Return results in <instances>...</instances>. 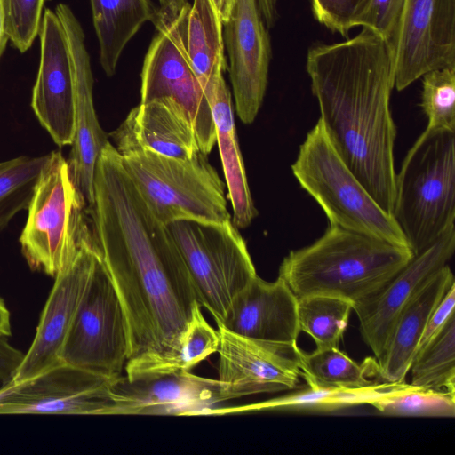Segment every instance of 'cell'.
<instances>
[{
    "mask_svg": "<svg viewBox=\"0 0 455 455\" xmlns=\"http://www.w3.org/2000/svg\"><path fill=\"white\" fill-rule=\"evenodd\" d=\"M88 212L94 248L127 321L125 375L167 372L200 303L168 227L150 210L110 141L96 164Z\"/></svg>",
    "mask_w": 455,
    "mask_h": 455,
    "instance_id": "1",
    "label": "cell"
},
{
    "mask_svg": "<svg viewBox=\"0 0 455 455\" xmlns=\"http://www.w3.org/2000/svg\"><path fill=\"white\" fill-rule=\"evenodd\" d=\"M306 68L325 132L338 154L379 205L392 215L396 127L390 97L395 51L368 28L311 47Z\"/></svg>",
    "mask_w": 455,
    "mask_h": 455,
    "instance_id": "2",
    "label": "cell"
},
{
    "mask_svg": "<svg viewBox=\"0 0 455 455\" xmlns=\"http://www.w3.org/2000/svg\"><path fill=\"white\" fill-rule=\"evenodd\" d=\"M413 256L408 246L329 225L315 243L284 257L278 277L297 299L327 295L355 304L381 288Z\"/></svg>",
    "mask_w": 455,
    "mask_h": 455,
    "instance_id": "3",
    "label": "cell"
},
{
    "mask_svg": "<svg viewBox=\"0 0 455 455\" xmlns=\"http://www.w3.org/2000/svg\"><path fill=\"white\" fill-rule=\"evenodd\" d=\"M392 217L416 255L455 224V132L425 130L395 174Z\"/></svg>",
    "mask_w": 455,
    "mask_h": 455,
    "instance_id": "4",
    "label": "cell"
},
{
    "mask_svg": "<svg viewBox=\"0 0 455 455\" xmlns=\"http://www.w3.org/2000/svg\"><path fill=\"white\" fill-rule=\"evenodd\" d=\"M123 166L153 213L165 225L178 219L231 220L224 185L207 155L177 158L132 147L117 150Z\"/></svg>",
    "mask_w": 455,
    "mask_h": 455,
    "instance_id": "5",
    "label": "cell"
},
{
    "mask_svg": "<svg viewBox=\"0 0 455 455\" xmlns=\"http://www.w3.org/2000/svg\"><path fill=\"white\" fill-rule=\"evenodd\" d=\"M291 171L321 206L330 225L408 246L392 215L379 205L338 154L320 118L300 145Z\"/></svg>",
    "mask_w": 455,
    "mask_h": 455,
    "instance_id": "6",
    "label": "cell"
},
{
    "mask_svg": "<svg viewBox=\"0 0 455 455\" xmlns=\"http://www.w3.org/2000/svg\"><path fill=\"white\" fill-rule=\"evenodd\" d=\"M27 210L21 252L31 269L55 277L72 262L91 232L85 203L60 151L50 153Z\"/></svg>",
    "mask_w": 455,
    "mask_h": 455,
    "instance_id": "7",
    "label": "cell"
},
{
    "mask_svg": "<svg viewBox=\"0 0 455 455\" xmlns=\"http://www.w3.org/2000/svg\"><path fill=\"white\" fill-rule=\"evenodd\" d=\"M193 279L201 307L223 321L234 298L257 275L246 243L231 220L178 219L166 225Z\"/></svg>",
    "mask_w": 455,
    "mask_h": 455,
    "instance_id": "8",
    "label": "cell"
},
{
    "mask_svg": "<svg viewBox=\"0 0 455 455\" xmlns=\"http://www.w3.org/2000/svg\"><path fill=\"white\" fill-rule=\"evenodd\" d=\"M128 355L126 317L98 256L67 336L61 362L114 380L123 375Z\"/></svg>",
    "mask_w": 455,
    "mask_h": 455,
    "instance_id": "9",
    "label": "cell"
},
{
    "mask_svg": "<svg viewBox=\"0 0 455 455\" xmlns=\"http://www.w3.org/2000/svg\"><path fill=\"white\" fill-rule=\"evenodd\" d=\"M180 14L181 11L174 13L164 8L156 11L153 20L156 34L140 75V103L174 100L190 118L200 150L208 155L216 143V131L210 105L185 49Z\"/></svg>",
    "mask_w": 455,
    "mask_h": 455,
    "instance_id": "10",
    "label": "cell"
},
{
    "mask_svg": "<svg viewBox=\"0 0 455 455\" xmlns=\"http://www.w3.org/2000/svg\"><path fill=\"white\" fill-rule=\"evenodd\" d=\"M110 382L61 363L27 380L0 387V415H110Z\"/></svg>",
    "mask_w": 455,
    "mask_h": 455,
    "instance_id": "11",
    "label": "cell"
},
{
    "mask_svg": "<svg viewBox=\"0 0 455 455\" xmlns=\"http://www.w3.org/2000/svg\"><path fill=\"white\" fill-rule=\"evenodd\" d=\"M110 415H207L235 399L219 379L190 371L123 374L111 380Z\"/></svg>",
    "mask_w": 455,
    "mask_h": 455,
    "instance_id": "12",
    "label": "cell"
},
{
    "mask_svg": "<svg viewBox=\"0 0 455 455\" xmlns=\"http://www.w3.org/2000/svg\"><path fill=\"white\" fill-rule=\"evenodd\" d=\"M97 259L90 232L82 240L72 262L54 277L33 341L10 382L27 380L62 363L67 336Z\"/></svg>",
    "mask_w": 455,
    "mask_h": 455,
    "instance_id": "13",
    "label": "cell"
},
{
    "mask_svg": "<svg viewBox=\"0 0 455 455\" xmlns=\"http://www.w3.org/2000/svg\"><path fill=\"white\" fill-rule=\"evenodd\" d=\"M395 51V87L455 67V0H405Z\"/></svg>",
    "mask_w": 455,
    "mask_h": 455,
    "instance_id": "14",
    "label": "cell"
},
{
    "mask_svg": "<svg viewBox=\"0 0 455 455\" xmlns=\"http://www.w3.org/2000/svg\"><path fill=\"white\" fill-rule=\"evenodd\" d=\"M219 380L235 398L296 389L301 371L297 344H267L229 331L220 325Z\"/></svg>",
    "mask_w": 455,
    "mask_h": 455,
    "instance_id": "15",
    "label": "cell"
},
{
    "mask_svg": "<svg viewBox=\"0 0 455 455\" xmlns=\"http://www.w3.org/2000/svg\"><path fill=\"white\" fill-rule=\"evenodd\" d=\"M223 40L236 112L250 124L264 100L271 60L269 36L256 0H234L223 23Z\"/></svg>",
    "mask_w": 455,
    "mask_h": 455,
    "instance_id": "16",
    "label": "cell"
},
{
    "mask_svg": "<svg viewBox=\"0 0 455 455\" xmlns=\"http://www.w3.org/2000/svg\"><path fill=\"white\" fill-rule=\"evenodd\" d=\"M40 60L31 107L59 147L71 145L75 133V74L64 27L55 12L44 9L39 31Z\"/></svg>",
    "mask_w": 455,
    "mask_h": 455,
    "instance_id": "17",
    "label": "cell"
},
{
    "mask_svg": "<svg viewBox=\"0 0 455 455\" xmlns=\"http://www.w3.org/2000/svg\"><path fill=\"white\" fill-rule=\"evenodd\" d=\"M455 251V224L416 254L373 294L353 304L363 341L378 359L392 326L406 304L445 266Z\"/></svg>",
    "mask_w": 455,
    "mask_h": 455,
    "instance_id": "18",
    "label": "cell"
},
{
    "mask_svg": "<svg viewBox=\"0 0 455 455\" xmlns=\"http://www.w3.org/2000/svg\"><path fill=\"white\" fill-rule=\"evenodd\" d=\"M55 12L68 37L75 74V133L68 163L86 210L93 204V179L102 148L109 141L100 127L93 104V77L80 22L70 7L59 4Z\"/></svg>",
    "mask_w": 455,
    "mask_h": 455,
    "instance_id": "19",
    "label": "cell"
},
{
    "mask_svg": "<svg viewBox=\"0 0 455 455\" xmlns=\"http://www.w3.org/2000/svg\"><path fill=\"white\" fill-rule=\"evenodd\" d=\"M298 299L280 277L258 275L234 298L220 325L237 335L267 344H297L300 332Z\"/></svg>",
    "mask_w": 455,
    "mask_h": 455,
    "instance_id": "20",
    "label": "cell"
},
{
    "mask_svg": "<svg viewBox=\"0 0 455 455\" xmlns=\"http://www.w3.org/2000/svg\"><path fill=\"white\" fill-rule=\"evenodd\" d=\"M110 136L116 150L140 147L177 158L201 151L190 118L171 98L140 103Z\"/></svg>",
    "mask_w": 455,
    "mask_h": 455,
    "instance_id": "21",
    "label": "cell"
},
{
    "mask_svg": "<svg viewBox=\"0 0 455 455\" xmlns=\"http://www.w3.org/2000/svg\"><path fill=\"white\" fill-rule=\"evenodd\" d=\"M455 283L449 265L441 269L401 310L378 363V377L404 382L427 323L448 289Z\"/></svg>",
    "mask_w": 455,
    "mask_h": 455,
    "instance_id": "22",
    "label": "cell"
},
{
    "mask_svg": "<svg viewBox=\"0 0 455 455\" xmlns=\"http://www.w3.org/2000/svg\"><path fill=\"white\" fill-rule=\"evenodd\" d=\"M216 131L223 172L236 228L248 227L258 212L249 189L235 129L231 94L223 74L217 75L204 86Z\"/></svg>",
    "mask_w": 455,
    "mask_h": 455,
    "instance_id": "23",
    "label": "cell"
},
{
    "mask_svg": "<svg viewBox=\"0 0 455 455\" xmlns=\"http://www.w3.org/2000/svg\"><path fill=\"white\" fill-rule=\"evenodd\" d=\"M180 26L187 54L204 88L227 68L222 20L211 0H193L181 10Z\"/></svg>",
    "mask_w": 455,
    "mask_h": 455,
    "instance_id": "24",
    "label": "cell"
},
{
    "mask_svg": "<svg viewBox=\"0 0 455 455\" xmlns=\"http://www.w3.org/2000/svg\"><path fill=\"white\" fill-rule=\"evenodd\" d=\"M408 383L375 382L362 387H310L287 394L267 401L246 404L241 407L224 408L220 414L267 410L296 411H333L347 407L369 404L393 395Z\"/></svg>",
    "mask_w": 455,
    "mask_h": 455,
    "instance_id": "25",
    "label": "cell"
},
{
    "mask_svg": "<svg viewBox=\"0 0 455 455\" xmlns=\"http://www.w3.org/2000/svg\"><path fill=\"white\" fill-rule=\"evenodd\" d=\"M100 45V62L108 76L115 74L127 43L156 18L150 0H90Z\"/></svg>",
    "mask_w": 455,
    "mask_h": 455,
    "instance_id": "26",
    "label": "cell"
},
{
    "mask_svg": "<svg viewBox=\"0 0 455 455\" xmlns=\"http://www.w3.org/2000/svg\"><path fill=\"white\" fill-rule=\"evenodd\" d=\"M301 377L310 387H362L377 381L376 358L368 357L363 363L352 360L339 348H316L312 353L300 350Z\"/></svg>",
    "mask_w": 455,
    "mask_h": 455,
    "instance_id": "27",
    "label": "cell"
},
{
    "mask_svg": "<svg viewBox=\"0 0 455 455\" xmlns=\"http://www.w3.org/2000/svg\"><path fill=\"white\" fill-rule=\"evenodd\" d=\"M409 371L414 387L455 392V315L417 351Z\"/></svg>",
    "mask_w": 455,
    "mask_h": 455,
    "instance_id": "28",
    "label": "cell"
},
{
    "mask_svg": "<svg viewBox=\"0 0 455 455\" xmlns=\"http://www.w3.org/2000/svg\"><path fill=\"white\" fill-rule=\"evenodd\" d=\"M352 311V302L327 295L306 296L297 302L299 330L314 339L316 348H339Z\"/></svg>",
    "mask_w": 455,
    "mask_h": 455,
    "instance_id": "29",
    "label": "cell"
},
{
    "mask_svg": "<svg viewBox=\"0 0 455 455\" xmlns=\"http://www.w3.org/2000/svg\"><path fill=\"white\" fill-rule=\"evenodd\" d=\"M50 153L20 156L0 162V232L20 211L27 210Z\"/></svg>",
    "mask_w": 455,
    "mask_h": 455,
    "instance_id": "30",
    "label": "cell"
},
{
    "mask_svg": "<svg viewBox=\"0 0 455 455\" xmlns=\"http://www.w3.org/2000/svg\"><path fill=\"white\" fill-rule=\"evenodd\" d=\"M371 405L385 415L453 418L455 392L425 389L407 384L398 392Z\"/></svg>",
    "mask_w": 455,
    "mask_h": 455,
    "instance_id": "31",
    "label": "cell"
},
{
    "mask_svg": "<svg viewBox=\"0 0 455 455\" xmlns=\"http://www.w3.org/2000/svg\"><path fill=\"white\" fill-rule=\"evenodd\" d=\"M420 107L427 130L455 132V67L431 70L422 76Z\"/></svg>",
    "mask_w": 455,
    "mask_h": 455,
    "instance_id": "32",
    "label": "cell"
},
{
    "mask_svg": "<svg viewBox=\"0 0 455 455\" xmlns=\"http://www.w3.org/2000/svg\"><path fill=\"white\" fill-rule=\"evenodd\" d=\"M197 304L179 343L178 355L167 372L190 371L211 355L218 352L220 334L205 320Z\"/></svg>",
    "mask_w": 455,
    "mask_h": 455,
    "instance_id": "33",
    "label": "cell"
},
{
    "mask_svg": "<svg viewBox=\"0 0 455 455\" xmlns=\"http://www.w3.org/2000/svg\"><path fill=\"white\" fill-rule=\"evenodd\" d=\"M47 0H2L9 40L20 52L38 36Z\"/></svg>",
    "mask_w": 455,
    "mask_h": 455,
    "instance_id": "34",
    "label": "cell"
},
{
    "mask_svg": "<svg viewBox=\"0 0 455 455\" xmlns=\"http://www.w3.org/2000/svg\"><path fill=\"white\" fill-rule=\"evenodd\" d=\"M405 0H367L353 21L354 27L368 28L394 49Z\"/></svg>",
    "mask_w": 455,
    "mask_h": 455,
    "instance_id": "35",
    "label": "cell"
},
{
    "mask_svg": "<svg viewBox=\"0 0 455 455\" xmlns=\"http://www.w3.org/2000/svg\"><path fill=\"white\" fill-rule=\"evenodd\" d=\"M367 0H311L315 20L332 32L346 36Z\"/></svg>",
    "mask_w": 455,
    "mask_h": 455,
    "instance_id": "36",
    "label": "cell"
},
{
    "mask_svg": "<svg viewBox=\"0 0 455 455\" xmlns=\"http://www.w3.org/2000/svg\"><path fill=\"white\" fill-rule=\"evenodd\" d=\"M454 307L455 283L448 289L439 304L431 314L421 336L418 350L423 347L435 335H436L449 318L455 315Z\"/></svg>",
    "mask_w": 455,
    "mask_h": 455,
    "instance_id": "37",
    "label": "cell"
},
{
    "mask_svg": "<svg viewBox=\"0 0 455 455\" xmlns=\"http://www.w3.org/2000/svg\"><path fill=\"white\" fill-rule=\"evenodd\" d=\"M262 19L267 27L271 28L275 25L277 19V3L278 0H256Z\"/></svg>",
    "mask_w": 455,
    "mask_h": 455,
    "instance_id": "38",
    "label": "cell"
},
{
    "mask_svg": "<svg viewBox=\"0 0 455 455\" xmlns=\"http://www.w3.org/2000/svg\"><path fill=\"white\" fill-rule=\"evenodd\" d=\"M11 319L10 312L0 297V337H9L11 335Z\"/></svg>",
    "mask_w": 455,
    "mask_h": 455,
    "instance_id": "39",
    "label": "cell"
},
{
    "mask_svg": "<svg viewBox=\"0 0 455 455\" xmlns=\"http://www.w3.org/2000/svg\"><path fill=\"white\" fill-rule=\"evenodd\" d=\"M214 8L218 12L222 23H224L228 16L232 8L234 0H211Z\"/></svg>",
    "mask_w": 455,
    "mask_h": 455,
    "instance_id": "40",
    "label": "cell"
},
{
    "mask_svg": "<svg viewBox=\"0 0 455 455\" xmlns=\"http://www.w3.org/2000/svg\"><path fill=\"white\" fill-rule=\"evenodd\" d=\"M9 38L5 29V17L2 0H0V59Z\"/></svg>",
    "mask_w": 455,
    "mask_h": 455,
    "instance_id": "41",
    "label": "cell"
},
{
    "mask_svg": "<svg viewBox=\"0 0 455 455\" xmlns=\"http://www.w3.org/2000/svg\"><path fill=\"white\" fill-rule=\"evenodd\" d=\"M161 8L171 11L174 13L180 12L188 4L187 0H159Z\"/></svg>",
    "mask_w": 455,
    "mask_h": 455,
    "instance_id": "42",
    "label": "cell"
}]
</instances>
